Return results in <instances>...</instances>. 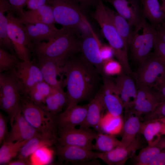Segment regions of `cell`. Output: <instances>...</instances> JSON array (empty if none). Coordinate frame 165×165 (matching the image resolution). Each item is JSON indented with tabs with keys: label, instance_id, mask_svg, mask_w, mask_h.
<instances>
[{
	"label": "cell",
	"instance_id": "cell-1",
	"mask_svg": "<svg viewBox=\"0 0 165 165\" xmlns=\"http://www.w3.org/2000/svg\"><path fill=\"white\" fill-rule=\"evenodd\" d=\"M73 56V55H72ZM69 57L63 65L64 87H66V108H72L90 97L98 89L100 74L82 56Z\"/></svg>",
	"mask_w": 165,
	"mask_h": 165
},
{
	"label": "cell",
	"instance_id": "cell-2",
	"mask_svg": "<svg viewBox=\"0 0 165 165\" xmlns=\"http://www.w3.org/2000/svg\"><path fill=\"white\" fill-rule=\"evenodd\" d=\"M81 38L75 28L62 27L52 39L32 44L31 48L37 58H48L65 62L80 51Z\"/></svg>",
	"mask_w": 165,
	"mask_h": 165
},
{
	"label": "cell",
	"instance_id": "cell-3",
	"mask_svg": "<svg viewBox=\"0 0 165 165\" xmlns=\"http://www.w3.org/2000/svg\"><path fill=\"white\" fill-rule=\"evenodd\" d=\"M106 6L100 0L95 6L93 14L103 35L112 49L114 56L121 64L123 72L132 76L133 73L128 59L129 47L119 35L107 12Z\"/></svg>",
	"mask_w": 165,
	"mask_h": 165
},
{
	"label": "cell",
	"instance_id": "cell-4",
	"mask_svg": "<svg viewBox=\"0 0 165 165\" xmlns=\"http://www.w3.org/2000/svg\"><path fill=\"white\" fill-rule=\"evenodd\" d=\"M24 90L11 72L0 73V106L9 116L11 125L20 109L21 100Z\"/></svg>",
	"mask_w": 165,
	"mask_h": 165
},
{
	"label": "cell",
	"instance_id": "cell-5",
	"mask_svg": "<svg viewBox=\"0 0 165 165\" xmlns=\"http://www.w3.org/2000/svg\"><path fill=\"white\" fill-rule=\"evenodd\" d=\"M20 107L22 113L26 119L40 133L57 137L56 116L47 112L24 96L21 98Z\"/></svg>",
	"mask_w": 165,
	"mask_h": 165
},
{
	"label": "cell",
	"instance_id": "cell-6",
	"mask_svg": "<svg viewBox=\"0 0 165 165\" xmlns=\"http://www.w3.org/2000/svg\"><path fill=\"white\" fill-rule=\"evenodd\" d=\"M133 75L137 88L146 86L156 89L165 79V65L153 53L139 65Z\"/></svg>",
	"mask_w": 165,
	"mask_h": 165
},
{
	"label": "cell",
	"instance_id": "cell-7",
	"mask_svg": "<svg viewBox=\"0 0 165 165\" xmlns=\"http://www.w3.org/2000/svg\"><path fill=\"white\" fill-rule=\"evenodd\" d=\"M12 11L8 12L7 15L9 38L19 59L30 61V51L32 43L27 36L23 24L19 18L14 15Z\"/></svg>",
	"mask_w": 165,
	"mask_h": 165
},
{
	"label": "cell",
	"instance_id": "cell-8",
	"mask_svg": "<svg viewBox=\"0 0 165 165\" xmlns=\"http://www.w3.org/2000/svg\"><path fill=\"white\" fill-rule=\"evenodd\" d=\"M55 23L66 28H75L85 16L83 9L74 0H49Z\"/></svg>",
	"mask_w": 165,
	"mask_h": 165
},
{
	"label": "cell",
	"instance_id": "cell-9",
	"mask_svg": "<svg viewBox=\"0 0 165 165\" xmlns=\"http://www.w3.org/2000/svg\"><path fill=\"white\" fill-rule=\"evenodd\" d=\"M97 133L90 128L58 129L57 143L58 145L73 146L93 150V142Z\"/></svg>",
	"mask_w": 165,
	"mask_h": 165
},
{
	"label": "cell",
	"instance_id": "cell-10",
	"mask_svg": "<svg viewBox=\"0 0 165 165\" xmlns=\"http://www.w3.org/2000/svg\"><path fill=\"white\" fill-rule=\"evenodd\" d=\"M160 102V96L155 89L141 86L137 88V96L133 107L126 113L139 117L152 112Z\"/></svg>",
	"mask_w": 165,
	"mask_h": 165
},
{
	"label": "cell",
	"instance_id": "cell-11",
	"mask_svg": "<svg viewBox=\"0 0 165 165\" xmlns=\"http://www.w3.org/2000/svg\"><path fill=\"white\" fill-rule=\"evenodd\" d=\"M103 84L99 90L107 112L113 115L121 116L124 106L119 97L115 81L104 74Z\"/></svg>",
	"mask_w": 165,
	"mask_h": 165
},
{
	"label": "cell",
	"instance_id": "cell-12",
	"mask_svg": "<svg viewBox=\"0 0 165 165\" xmlns=\"http://www.w3.org/2000/svg\"><path fill=\"white\" fill-rule=\"evenodd\" d=\"M23 86L25 94L35 84L43 80L38 67L30 61H20L12 71Z\"/></svg>",
	"mask_w": 165,
	"mask_h": 165
},
{
	"label": "cell",
	"instance_id": "cell-13",
	"mask_svg": "<svg viewBox=\"0 0 165 165\" xmlns=\"http://www.w3.org/2000/svg\"><path fill=\"white\" fill-rule=\"evenodd\" d=\"M55 152L60 161L84 164L98 159L97 152L73 146L57 145Z\"/></svg>",
	"mask_w": 165,
	"mask_h": 165
},
{
	"label": "cell",
	"instance_id": "cell-14",
	"mask_svg": "<svg viewBox=\"0 0 165 165\" xmlns=\"http://www.w3.org/2000/svg\"><path fill=\"white\" fill-rule=\"evenodd\" d=\"M35 63L39 68L43 80L52 87L63 90V80H59L58 76L63 74V65L65 62L48 58H37Z\"/></svg>",
	"mask_w": 165,
	"mask_h": 165
},
{
	"label": "cell",
	"instance_id": "cell-15",
	"mask_svg": "<svg viewBox=\"0 0 165 165\" xmlns=\"http://www.w3.org/2000/svg\"><path fill=\"white\" fill-rule=\"evenodd\" d=\"M125 113L133 107L137 94L135 81L132 76L124 72L117 75L115 80Z\"/></svg>",
	"mask_w": 165,
	"mask_h": 165
},
{
	"label": "cell",
	"instance_id": "cell-16",
	"mask_svg": "<svg viewBox=\"0 0 165 165\" xmlns=\"http://www.w3.org/2000/svg\"><path fill=\"white\" fill-rule=\"evenodd\" d=\"M116 11L135 28L141 24L143 17L138 0H107Z\"/></svg>",
	"mask_w": 165,
	"mask_h": 165
},
{
	"label": "cell",
	"instance_id": "cell-17",
	"mask_svg": "<svg viewBox=\"0 0 165 165\" xmlns=\"http://www.w3.org/2000/svg\"><path fill=\"white\" fill-rule=\"evenodd\" d=\"M101 43L95 33L92 35L81 39L80 51L83 57L102 75L103 61L100 52Z\"/></svg>",
	"mask_w": 165,
	"mask_h": 165
},
{
	"label": "cell",
	"instance_id": "cell-18",
	"mask_svg": "<svg viewBox=\"0 0 165 165\" xmlns=\"http://www.w3.org/2000/svg\"><path fill=\"white\" fill-rule=\"evenodd\" d=\"M139 140L136 138L126 147L119 145L108 152H97L98 159L108 165H123L140 147Z\"/></svg>",
	"mask_w": 165,
	"mask_h": 165
},
{
	"label": "cell",
	"instance_id": "cell-19",
	"mask_svg": "<svg viewBox=\"0 0 165 165\" xmlns=\"http://www.w3.org/2000/svg\"><path fill=\"white\" fill-rule=\"evenodd\" d=\"M5 140L15 142L28 140L40 133L26 119L21 109L16 115Z\"/></svg>",
	"mask_w": 165,
	"mask_h": 165
},
{
	"label": "cell",
	"instance_id": "cell-20",
	"mask_svg": "<svg viewBox=\"0 0 165 165\" xmlns=\"http://www.w3.org/2000/svg\"><path fill=\"white\" fill-rule=\"evenodd\" d=\"M88 105H78L70 108H66L56 116L57 128L67 129L76 127L84 121L87 112Z\"/></svg>",
	"mask_w": 165,
	"mask_h": 165
},
{
	"label": "cell",
	"instance_id": "cell-21",
	"mask_svg": "<svg viewBox=\"0 0 165 165\" xmlns=\"http://www.w3.org/2000/svg\"><path fill=\"white\" fill-rule=\"evenodd\" d=\"M27 36L32 44H35L44 40H50L58 34L62 28L58 29L54 25L36 23H24Z\"/></svg>",
	"mask_w": 165,
	"mask_h": 165
},
{
	"label": "cell",
	"instance_id": "cell-22",
	"mask_svg": "<svg viewBox=\"0 0 165 165\" xmlns=\"http://www.w3.org/2000/svg\"><path fill=\"white\" fill-rule=\"evenodd\" d=\"M87 105L85 119L79 128H93L99 130L100 122L105 110L99 90Z\"/></svg>",
	"mask_w": 165,
	"mask_h": 165
},
{
	"label": "cell",
	"instance_id": "cell-23",
	"mask_svg": "<svg viewBox=\"0 0 165 165\" xmlns=\"http://www.w3.org/2000/svg\"><path fill=\"white\" fill-rule=\"evenodd\" d=\"M142 26L144 32V39L140 47L133 57L139 65L146 60L151 54L157 32L155 27L149 24L144 17Z\"/></svg>",
	"mask_w": 165,
	"mask_h": 165
},
{
	"label": "cell",
	"instance_id": "cell-24",
	"mask_svg": "<svg viewBox=\"0 0 165 165\" xmlns=\"http://www.w3.org/2000/svg\"><path fill=\"white\" fill-rule=\"evenodd\" d=\"M23 23H42L54 25L55 23L51 6L46 4L33 10L23 11L19 18Z\"/></svg>",
	"mask_w": 165,
	"mask_h": 165
},
{
	"label": "cell",
	"instance_id": "cell-25",
	"mask_svg": "<svg viewBox=\"0 0 165 165\" xmlns=\"http://www.w3.org/2000/svg\"><path fill=\"white\" fill-rule=\"evenodd\" d=\"M57 138L38 134L29 140L23 146L19 152L18 159L28 161L29 157L38 149L49 147L57 144Z\"/></svg>",
	"mask_w": 165,
	"mask_h": 165
},
{
	"label": "cell",
	"instance_id": "cell-26",
	"mask_svg": "<svg viewBox=\"0 0 165 165\" xmlns=\"http://www.w3.org/2000/svg\"><path fill=\"white\" fill-rule=\"evenodd\" d=\"M8 0H0V47L14 54L13 48L8 34V20L5 13L12 11Z\"/></svg>",
	"mask_w": 165,
	"mask_h": 165
},
{
	"label": "cell",
	"instance_id": "cell-27",
	"mask_svg": "<svg viewBox=\"0 0 165 165\" xmlns=\"http://www.w3.org/2000/svg\"><path fill=\"white\" fill-rule=\"evenodd\" d=\"M106 9L118 32L129 47L133 33L134 30L132 29L133 27L124 17L116 11L106 6Z\"/></svg>",
	"mask_w": 165,
	"mask_h": 165
},
{
	"label": "cell",
	"instance_id": "cell-28",
	"mask_svg": "<svg viewBox=\"0 0 165 165\" xmlns=\"http://www.w3.org/2000/svg\"><path fill=\"white\" fill-rule=\"evenodd\" d=\"M143 17L155 27L165 20L164 13L158 0H141Z\"/></svg>",
	"mask_w": 165,
	"mask_h": 165
},
{
	"label": "cell",
	"instance_id": "cell-29",
	"mask_svg": "<svg viewBox=\"0 0 165 165\" xmlns=\"http://www.w3.org/2000/svg\"><path fill=\"white\" fill-rule=\"evenodd\" d=\"M165 149V136H161L156 143L142 148L135 159V165H149L162 151Z\"/></svg>",
	"mask_w": 165,
	"mask_h": 165
},
{
	"label": "cell",
	"instance_id": "cell-30",
	"mask_svg": "<svg viewBox=\"0 0 165 165\" xmlns=\"http://www.w3.org/2000/svg\"><path fill=\"white\" fill-rule=\"evenodd\" d=\"M67 102L66 92L63 90L54 88L43 104L40 106L51 114L57 116L62 111Z\"/></svg>",
	"mask_w": 165,
	"mask_h": 165
},
{
	"label": "cell",
	"instance_id": "cell-31",
	"mask_svg": "<svg viewBox=\"0 0 165 165\" xmlns=\"http://www.w3.org/2000/svg\"><path fill=\"white\" fill-rule=\"evenodd\" d=\"M132 115L124 122L122 138L119 145L120 146L126 147L129 145L136 138L137 134L140 132L142 123L139 117Z\"/></svg>",
	"mask_w": 165,
	"mask_h": 165
},
{
	"label": "cell",
	"instance_id": "cell-32",
	"mask_svg": "<svg viewBox=\"0 0 165 165\" xmlns=\"http://www.w3.org/2000/svg\"><path fill=\"white\" fill-rule=\"evenodd\" d=\"M124 122L121 116H116L106 112L99 125V130L104 133L116 135L122 132Z\"/></svg>",
	"mask_w": 165,
	"mask_h": 165
},
{
	"label": "cell",
	"instance_id": "cell-33",
	"mask_svg": "<svg viewBox=\"0 0 165 165\" xmlns=\"http://www.w3.org/2000/svg\"><path fill=\"white\" fill-rule=\"evenodd\" d=\"M54 89L43 81L36 83L30 89L26 96L35 104L41 106Z\"/></svg>",
	"mask_w": 165,
	"mask_h": 165
},
{
	"label": "cell",
	"instance_id": "cell-34",
	"mask_svg": "<svg viewBox=\"0 0 165 165\" xmlns=\"http://www.w3.org/2000/svg\"><path fill=\"white\" fill-rule=\"evenodd\" d=\"M28 140L15 142L5 140L0 148V164H7L17 156L22 147Z\"/></svg>",
	"mask_w": 165,
	"mask_h": 165
},
{
	"label": "cell",
	"instance_id": "cell-35",
	"mask_svg": "<svg viewBox=\"0 0 165 165\" xmlns=\"http://www.w3.org/2000/svg\"><path fill=\"white\" fill-rule=\"evenodd\" d=\"M95 140L93 150L101 153L110 151L118 146L121 142L114 135L100 132H98Z\"/></svg>",
	"mask_w": 165,
	"mask_h": 165
},
{
	"label": "cell",
	"instance_id": "cell-36",
	"mask_svg": "<svg viewBox=\"0 0 165 165\" xmlns=\"http://www.w3.org/2000/svg\"><path fill=\"white\" fill-rule=\"evenodd\" d=\"M162 123L158 120L142 123L140 132L143 135L148 145L153 144L159 139L162 134H160Z\"/></svg>",
	"mask_w": 165,
	"mask_h": 165
},
{
	"label": "cell",
	"instance_id": "cell-37",
	"mask_svg": "<svg viewBox=\"0 0 165 165\" xmlns=\"http://www.w3.org/2000/svg\"><path fill=\"white\" fill-rule=\"evenodd\" d=\"M19 58L5 49L0 47V73L12 71L20 61Z\"/></svg>",
	"mask_w": 165,
	"mask_h": 165
},
{
	"label": "cell",
	"instance_id": "cell-38",
	"mask_svg": "<svg viewBox=\"0 0 165 165\" xmlns=\"http://www.w3.org/2000/svg\"><path fill=\"white\" fill-rule=\"evenodd\" d=\"M144 37L142 21L139 26L135 28L133 36L129 45V49L133 57L140 47Z\"/></svg>",
	"mask_w": 165,
	"mask_h": 165
},
{
	"label": "cell",
	"instance_id": "cell-39",
	"mask_svg": "<svg viewBox=\"0 0 165 165\" xmlns=\"http://www.w3.org/2000/svg\"><path fill=\"white\" fill-rule=\"evenodd\" d=\"M123 72L122 66L118 61L112 59L103 62L102 74L109 77L118 75Z\"/></svg>",
	"mask_w": 165,
	"mask_h": 165
},
{
	"label": "cell",
	"instance_id": "cell-40",
	"mask_svg": "<svg viewBox=\"0 0 165 165\" xmlns=\"http://www.w3.org/2000/svg\"><path fill=\"white\" fill-rule=\"evenodd\" d=\"M165 118V100L160 102L152 112L144 115V122L158 120Z\"/></svg>",
	"mask_w": 165,
	"mask_h": 165
},
{
	"label": "cell",
	"instance_id": "cell-41",
	"mask_svg": "<svg viewBox=\"0 0 165 165\" xmlns=\"http://www.w3.org/2000/svg\"><path fill=\"white\" fill-rule=\"evenodd\" d=\"M75 28L81 39L92 35L95 33L85 16Z\"/></svg>",
	"mask_w": 165,
	"mask_h": 165
},
{
	"label": "cell",
	"instance_id": "cell-42",
	"mask_svg": "<svg viewBox=\"0 0 165 165\" xmlns=\"http://www.w3.org/2000/svg\"><path fill=\"white\" fill-rule=\"evenodd\" d=\"M153 49L154 53L165 65V43L160 38L157 32L155 38Z\"/></svg>",
	"mask_w": 165,
	"mask_h": 165
},
{
	"label": "cell",
	"instance_id": "cell-43",
	"mask_svg": "<svg viewBox=\"0 0 165 165\" xmlns=\"http://www.w3.org/2000/svg\"><path fill=\"white\" fill-rule=\"evenodd\" d=\"M47 148L44 147L40 148L33 153L34 154L35 157H36L37 159L36 160H38V162L40 163L47 164L50 162L51 159V153L50 151L47 150Z\"/></svg>",
	"mask_w": 165,
	"mask_h": 165
},
{
	"label": "cell",
	"instance_id": "cell-44",
	"mask_svg": "<svg viewBox=\"0 0 165 165\" xmlns=\"http://www.w3.org/2000/svg\"><path fill=\"white\" fill-rule=\"evenodd\" d=\"M7 120L6 116L0 112V144L6 138L9 133L7 129Z\"/></svg>",
	"mask_w": 165,
	"mask_h": 165
},
{
	"label": "cell",
	"instance_id": "cell-45",
	"mask_svg": "<svg viewBox=\"0 0 165 165\" xmlns=\"http://www.w3.org/2000/svg\"><path fill=\"white\" fill-rule=\"evenodd\" d=\"M100 52L101 57L103 61L113 59L114 53L112 48L109 45L101 43Z\"/></svg>",
	"mask_w": 165,
	"mask_h": 165
},
{
	"label": "cell",
	"instance_id": "cell-46",
	"mask_svg": "<svg viewBox=\"0 0 165 165\" xmlns=\"http://www.w3.org/2000/svg\"><path fill=\"white\" fill-rule=\"evenodd\" d=\"M13 10L20 15L24 11L23 8L26 5L27 0H8Z\"/></svg>",
	"mask_w": 165,
	"mask_h": 165
},
{
	"label": "cell",
	"instance_id": "cell-47",
	"mask_svg": "<svg viewBox=\"0 0 165 165\" xmlns=\"http://www.w3.org/2000/svg\"><path fill=\"white\" fill-rule=\"evenodd\" d=\"M49 0H27L26 5L30 10L36 9L48 3Z\"/></svg>",
	"mask_w": 165,
	"mask_h": 165
},
{
	"label": "cell",
	"instance_id": "cell-48",
	"mask_svg": "<svg viewBox=\"0 0 165 165\" xmlns=\"http://www.w3.org/2000/svg\"><path fill=\"white\" fill-rule=\"evenodd\" d=\"M77 3L83 10L90 7L96 6L100 0H74Z\"/></svg>",
	"mask_w": 165,
	"mask_h": 165
},
{
	"label": "cell",
	"instance_id": "cell-49",
	"mask_svg": "<svg viewBox=\"0 0 165 165\" xmlns=\"http://www.w3.org/2000/svg\"><path fill=\"white\" fill-rule=\"evenodd\" d=\"M149 165H165V149L152 160Z\"/></svg>",
	"mask_w": 165,
	"mask_h": 165
},
{
	"label": "cell",
	"instance_id": "cell-50",
	"mask_svg": "<svg viewBox=\"0 0 165 165\" xmlns=\"http://www.w3.org/2000/svg\"><path fill=\"white\" fill-rule=\"evenodd\" d=\"M160 96L161 102L165 100V79L156 89Z\"/></svg>",
	"mask_w": 165,
	"mask_h": 165
},
{
	"label": "cell",
	"instance_id": "cell-51",
	"mask_svg": "<svg viewBox=\"0 0 165 165\" xmlns=\"http://www.w3.org/2000/svg\"><path fill=\"white\" fill-rule=\"evenodd\" d=\"M157 33L160 38L165 43V23L156 29Z\"/></svg>",
	"mask_w": 165,
	"mask_h": 165
},
{
	"label": "cell",
	"instance_id": "cell-52",
	"mask_svg": "<svg viewBox=\"0 0 165 165\" xmlns=\"http://www.w3.org/2000/svg\"><path fill=\"white\" fill-rule=\"evenodd\" d=\"M29 161L18 159L16 160L10 161L7 164L9 165H27L31 164Z\"/></svg>",
	"mask_w": 165,
	"mask_h": 165
},
{
	"label": "cell",
	"instance_id": "cell-53",
	"mask_svg": "<svg viewBox=\"0 0 165 165\" xmlns=\"http://www.w3.org/2000/svg\"><path fill=\"white\" fill-rule=\"evenodd\" d=\"M161 8L165 16V0H162L161 3L160 4Z\"/></svg>",
	"mask_w": 165,
	"mask_h": 165
},
{
	"label": "cell",
	"instance_id": "cell-54",
	"mask_svg": "<svg viewBox=\"0 0 165 165\" xmlns=\"http://www.w3.org/2000/svg\"><path fill=\"white\" fill-rule=\"evenodd\" d=\"M160 134L162 135H165V123H162V127Z\"/></svg>",
	"mask_w": 165,
	"mask_h": 165
},
{
	"label": "cell",
	"instance_id": "cell-55",
	"mask_svg": "<svg viewBox=\"0 0 165 165\" xmlns=\"http://www.w3.org/2000/svg\"><path fill=\"white\" fill-rule=\"evenodd\" d=\"M162 123H165V118L158 120Z\"/></svg>",
	"mask_w": 165,
	"mask_h": 165
}]
</instances>
